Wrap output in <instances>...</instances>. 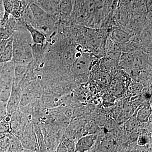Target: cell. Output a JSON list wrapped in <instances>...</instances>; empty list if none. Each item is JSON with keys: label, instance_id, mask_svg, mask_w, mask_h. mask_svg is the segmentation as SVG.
<instances>
[{"label": "cell", "instance_id": "cell-1", "mask_svg": "<svg viewBox=\"0 0 152 152\" xmlns=\"http://www.w3.org/2000/svg\"><path fill=\"white\" fill-rule=\"evenodd\" d=\"M13 37V36H12ZM18 34L13 37L12 61L15 65H28L34 61L31 42Z\"/></svg>", "mask_w": 152, "mask_h": 152}, {"label": "cell", "instance_id": "cell-2", "mask_svg": "<svg viewBox=\"0 0 152 152\" xmlns=\"http://www.w3.org/2000/svg\"><path fill=\"white\" fill-rule=\"evenodd\" d=\"M30 7L34 18L35 28L44 33L48 32L51 30L54 25L51 15L46 12L35 3L31 4Z\"/></svg>", "mask_w": 152, "mask_h": 152}, {"label": "cell", "instance_id": "cell-3", "mask_svg": "<svg viewBox=\"0 0 152 152\" xmlns=\"http://www.w3.org/2000/svg\"><path fill=\"white\" fill-rule=\"evenodd\" d=\"M94 56L88 49H86L79 56L72 66L73 74L77 77L87 75L93 67Z\"/></svg>", "mask_w": 152, "mask_h": 152}, {"label": "cell", "instance_id": "cell-4", "mask_svg": "<svg viewBox=\"0 0 152 152\" xmlns=\"http://www.w3.org/2000/svg\"><path fill=\"white\" fill-rule=\"evenodd\" d=\"M133 53L134 61L133 69L152 72L151 59L148 53L141 50H136Z\"/></svg>", "mask_w": 152, "mask_h": 152}, {"label": "cell", "instance_id": "cell-5", "mask_svg": "<svg viewBox=\"0 0 152 152\" xmlns=\"http://www.w3.org/2000/svg\"><path fill=\"white\" fill-rule=\"evenodd\" d=\"M22 89L19 86L13 84L12 91L7 103V114L11 115L15 112L20 110V102Z\"/></svg>", "mask_w": 152, "mask_h": 152}, {"label": "cell", "instance_id": "cell-6", "mask_svg": "<svg viewBox=\"0 0 152 152\" xmlns=\"http://www.w3.org/2000/svg\"><path fill=\"white\" fill-rule=\"evenodd\" d=\"M122 52L121 44L112 39L109 35L104 47V53L107 56L106 57L118 62Z\"/></svg>", "mask_w": 152, "mask_h": 152}, {"label": "cell", "instance_id": "cell-7", "mask_svg": "<svg viewBox=\"0 0 152 152\" xmlns=\"http://www.w3.org/2000/svg\"><path fill=\"white\" fill-rule=\"evenodd\" d=\"M4 12L12 15L15 18L22 17L23 8L21 2L18 0H2Z\"/></svg>", "mask_w": 152, "mask_h": 152}, {"label": "cell", "instance_id": "cell-8", "mask_svg": "<svg viewBox=\"0 0 152 152\" xmlns=\"http://www.w3.org/2000/svg\"><path fill=\"white\" fill-rule=\"evenodd\" d=\"M96 134L86 135L80 138L75 144V152H86L89 151L96 141Z\"/></svg>", "mask_w": 152, "mask_h": 152}, {"label": "cell", "instance_id": "cell-9", "mask_svg": "<svg viewBox=\"0 0 152 152\" xmlns=\"http://www.w3.org/2000/svg\"><path fill=\"white\" fill-rule=\"evenodd\" d=\"M134 56L132 52H123L118 62V66L121 69L130 74L134 67Z\"/></svg>", "mask_w": 152, "mask_h": 152}, {"label": "cell", "instance_id": "cell-10", "mask_svg": "<svg viewBox=\"0 0 152 152\" xmlns=\"http://www.w3.org/2000/svg\"><path fill=\"white\" fill-rule=\"evenodd\" d=\"M36 4L50 15L59 14V2L58 0H38Z\"/></svg>", "mask_w": 152, "mask_h": 152}, {"label": "cell", "instance_id": "cell-11", "mask_svg": "<svg viewBox=\"0 0 152 152\" xmlns=\"http://www.w3.org/2000/svg\"><path fill=\"white\" fill-rule=\"evenodd\" d=\"M109 36L113 40L121 45L128 42L132 38L125 28H121L120 27L113 28Z\"/></svg>", "mask_w": 152, "mask_h": 152}, {"label": "cell", "instance_id": "cell-12", "mask_svg": "<svg viewBox=\"0 0 152 152\" xmlns=\"http://www.w3.org/2000/svg\"><path fill=\"white\" fill-rule=\"evenodd\" d=\"M20 21L26 28H25L29 33L34 42L36 44L43 45L46 39L45 34L31 25L27 24L23 20H20Z\"/></svg>", "mask_w": 152, "mask_h": 152}, {"label": "cell", "instance_id": "cell-13", "mask_svg": "<svg viewBox=\"0 0 152 152\" xmlns=\"http://www.w3.org/2000/svg\"><path fill=\"white\" fill-rule=\"evenodd\" d=\"M124 85L121 78L115 77L111 79L108 86L110 94L114 96H121L124 94Z\"/></svg>", "mask_w": 152, "mask_h": 152}, {"label": "cell", "instance_id": "cell-14", "mask_svg": "<svg viewBox=\"0 0 152 152\" xmlns=\"http://www.w3.org/2000/svg\"><path fill=\"white\" fill-rule=\"evenodd\" d=\"M118 62L105 57L102 58L99 62V68L102 71L110 74L115 75L118 72Z\"/></svg>", "mask_w": 152, "mask_h": 152}, {"label": "cell", "instance_id": "cell-15", "mask_svg": "<svg viewBox=\"0 0 152 152\" xmlns=\"http://www.w3.org/2000/svg\"><path fill=\"white\" fill-rule=\"evenodd\" d=\"M92 78L95 83L101 86L108 87L111 80L110 74L99 69L93 71Z\"/></svg>", "mask_w": 152, "mask_h": 152}, {"label": "cell", "instance_id": "cell-16", "mask_svg": "<svg viewBox=\"0 0 152 152\" xmlns=\"http://www.w3.org/2000/svg\"><path fill=\"white\" fill-rule=\"evenodd\" d=\"M75 144L72 139L65 137L61 141L57 147V152H75Z\"/></svg>", "mask_w": 152, "mask_h": 152}, {"label": "cell", "instance_id": "cell-17", "mask_svg": "<svg viewBox=\"0 0 152 152\" xmlns=\"http://www.w3.org/2000/svg\"><path fill=\"white\" fill-rule=\"evenodd\" d=\"M13 37L9 38V41L5 49L0 56V63L10 61L12 59L13 57Z\"/></svg>", "mask_w": 152, "mask_h": 152}, {"label": "cell", "instance_id": "cell-18", "mask_svg": "<svg viewBox=\"0 0 152 152\" xmlns=\"http://www.w3.org/2000/svg\"><path fill=\"white\" fill-rule=\"evenodd\" d=\"M33 125L40 152L47 151L46 146L40 125L38 123H34Z\"/></svg>", "mask_w": 152, "mask_h": 152}, {"label": "cell", "instance_id": "cell-19", "mask_svg": "<svg viewBox=\"0 0 152 152\" xmlns=\"http://www.w3.org/2000/svg\"><path fill=\"white\" fill-rule=\"evenodd\" d=\"M74 0H61L59 2V12L64 16L71 15L73 9Z\"/></svg>", "mask_w": 152, "mask_h": 152}, {"label": "cell", "instance_id": "cell-20", "mask_svg": "<svg viewBox=\"0 0 152 152\" xmlns=\"http://www.w3.org/2000/svg\"><path fill=\"white\" fill-rule=\"evenodd\" d=\"M10 139V145L7 152H22L25 151L21 142L20 140L12 134L9 133Z\"/></svg>", "mask_w": 152, "mask_h": 152}, {"label": "cell", "instance_id": "cell-21", "mask_svg": "<svg viewBox=\"0 0 152 152\" xmlns=\"http://www.w3.org/2000/svg\"><path fill=\"white\" fill-rule=\"evenodd\" d=\"M151 110L148 106H144L137 111V116L139 122L145 123L149 118Z\"/></svg>", "mask_w": 152, "mask_h": 152}, {"label": "cell", "instance_id": "cell-22", "mask_svg": "<svg viewBox=\"0 0 152 152\" xmlns=\"http://www.w3.org/2000/svg\"><path fill=\"white\" fill-rule=\"evenodd\" d=\"M22 16L23 18V20L24 22L35 28L34 18L30 6L25 8L23 10Z\"/></svg>", "mask_w": 152, "mask_h": 152}, {"label": "cell", "instance_id": "cell-23", "mask_svg": "<svg viewBox=\"0 0 152 152\" xmlns=\"http://www.w3.org/2000/svg\"><path fill=\"white\" fill-rule=\"evenodd\" d=\"M137 112L127 120L125 125V129L126 131L131 132L134 130L137 127L139 121L137 118Z\"/></svg>", "mask_w": 152, "mask_h": 152}, {"label": "cell", "instance_id": "cell-24", "mask_svg": "<svg viewBox=\"0 0 152 152\" xmlns=\"http://www.w3.org/2000/svg\"><path fill=\"white\" fill-rule=\"evenodd\" d=\"M10 145L9 133L0 134V150L1 152H7Z\"/></svg>", "mask_w": 152, "mask_h": 152}, {"label": "cell", "instance_id": "cell-25", "mask_svg": "<svg viewBox=\"0 0 152 152\" xmlns=\"http://www.w3.org/2000/svg\"><path fill=\"white\" fill-rule=\"evenodd\" d=\"M115 144L114 141L110 138H106L103 140L100 148L102 151H112L115 148Z\"/></svg>", "mask_w": 152, "mask_h": 152}, {"label": "cell", "instance_id": "cell-26", "mask_svg": "<svg viewBox=\"0 0 152 152\" xmlns=\"http://www.w3.org/2000/svg\"><path fill=\"white\" fill-rule=\"evenodd\" d=\"M99 130V127L93 121L88 122L85 125L83 129V133H86V135L93 134H96Z\"/></svg>", "mask_w": 152, "mask_h": 152}, {"label": "cell", "instance_id": "cell-27", "mask_svg": "<svg viewBox=\"0 0 152 152\" xmlns=\"http://www.w3.org/2000/svg\"><path fill=\"white\" fill-rule=\"evenodd\" d=\"M142 85L140 83L136 82L132 84L129 87L130 92L133 95H137L142 91Z\"/></svg>", "mask_w": 152, "mask_h": 152}, {"label": "cell", "instance_id": "cell-28", "mask_svg": "<svg viewBox=\"0 0 152 152\" xmlns=\"http://www.w3.org/2000/svg\"><path fill=\"white\" fill-rule=\"evenodd\" d=\"M11 132L10 123L4 120L0 121V134Z\"/></svg>", "mask_w": 152, "mask_h": 152}, {"label": "cell", "instance_id": "cell-29", "mask_svg": "<svg viewBox=\"0 0 152 152\" xmlns=\"http://www.w3.org/2000/svg\"><path fill=\"white\" fill-rule=\"evenodd\" d=\"M7 102L0 100V121L4 119L7 115Z\"/></svg>", "mask_w": 152, "mask_h": 152}, {"label": "cell", "instance_id": "cell-30", "mask_svg": "<svg viewBox=\"0 0 152 152\" xmlns=\"http://www.w3.org/2000/svg\"><path fill=\"white\" fill-rule=\"evenodd\" d=\"M115 99L114 96L110 94H107L104 96V103L107 105H111L114 103Z\"/></svg>", "mask_w": 152, "mask_h": 152}, {"label": "cell", "instance_id": "cell-31", "mask_svg": "<svg viewBox=\"0 0 152 152\" xmlns=\"http://www.w3.org/2000/svg\"><path fill=\"white\" fill-rule=\"evenodd\" d=\"M148 142L147 136L145 134H141L139 137L138 143L140 145L142 146L145 145Z\"/></svg>", "mask_w": 152, "mask_h": 152}, {"label": "cell", "instance_id": "cell-32", "mask_svg": "<svg viewBox=\"0 0 152 152\" xmlns=\"http://www.w3.org/2000/svg\"><path fill=\"white\" fill-rule=\"evenodd\" d=\"M9 39H6L2 40L0 41V56L1 55L4 50L5 49L7 46V44L8 43Z\"/></svg>", "mask_w": 152, "mask_h": 152}, {"label": "cell", "instance_id": "cell-33", "mask_svg": "<svg viewBox=\"0 0 152 152\" xmlns=\"http://www.w3.org/2000/svg\"><path fill=\"white\" fill-rule=\"evenodd\" d=\"M4 13V10L3 7L2 0H0V17H3Z\"/></svg>", "mask_w": 152, "mask_h": 152}, {"label": "cell", "instance_id": "cell-34", "mask_svg": "<svg viewBox=\"0 0 152 152\" xmlns=\"http://www.w3.org/2000/svg\"><path fill=\"white\" fill-rule=\"evenodd\" d=\"M3 18V17H0V27H1V22L2 19Z\"/></svg>", "mask_w": 152, "mask_h": 152}]
</instances>
